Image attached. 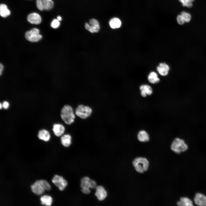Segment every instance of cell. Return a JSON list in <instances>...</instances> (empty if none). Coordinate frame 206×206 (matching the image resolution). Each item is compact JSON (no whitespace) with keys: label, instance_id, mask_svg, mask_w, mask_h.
<instances>
[{"label":"cell","instance_id":"cell-1","mask_svg":"<svg viewBox=\"0 0 206 206\" xmlns=\"http://www.w3.org/2000/svg\"><path fill=\"white\" fill-rule=\"evenodd\" d=\"M30 187L32 192L38 195L42 194L45 191H49L51 189L48 182L43 179L36 181L31 185Z\"/></svg>","mask_w":206,"mask_h":206},{"label":"cell","instance_id":"cell-2","mask_svg":"<svg viewBox=\"0 0 206 206\" xmlns=\"http://www.w3.org/2000/svg\"><path fill=\"white\" fill-rule=\"evenodd\" d=\"M61 117L64 122L68 124L72 123L74 120L75 115L72 107L69 105H66L62 108Z\"/></svg>","mask_w":206,"mask_h":206},{"label":"cell","instance_id":"cell-3","mask_svg":"<svg viewBox=\"0 0 206 206\" xmlns=\"http://www.w3.org/2000/svg\"><path fill=\"white\" fill-rule=\"evenodd\" d=\"M132 164L137 172L142 173L148 169L149 166V162L145 158L138 157L133 160Z\"/></svg>","mask_w":206,"mask_h":206},{"label":"cell","instance_id":"cell-4","mask_svg":"<svg viewBox=\"0 0 206 206\" xmlns=\"http://www.w3.org/2000/svg\"><path fill=\"white\" fill-rule=\"evenodd\" d=\"M171 148L175 153L180 154L186 151L188 149V146L183 140L177 138L173 141Z\"/></svg>","mask_w":206,"mask_h":206},{"label":"cell","instance_id":"cell-5","mask_svg":"<svg viewBox=\"0 0 206 206\" xmlns=\"http://www.w3.org/2000/svg\"><path fill=\"white\" fill-rule=\"evenodd\" d=\"M92 110L89 107L83 105H78L76 109V115L82 119H86L91 115Z\"/></svg>","mask_w":206,"mask_h":206},{"label":"cell","instance_id":"cell-6","mask_svg":"<svg viewBox=\"0 0 206 206\" xmlns=\"http://www.w3.org/2000/svg\"><path fill=\"white\" fill-rule=\"evenodd\" d=\"M25 37L27 40L31 42H37L42 38L39 34V30L36 28H33L26 32Z\"/></svg>","mask_w":206,"mask_h":206},{"label":"cell","instance_id":"cell-7","mask_svg":"<svg viewBox=\"0 0 206 206\" xmlns=\"http://www.w3.org/2000/svg\"><path fill=\"white\" fill-rule=\"evenodd\" d=\"M52 181L61 191H63L68 184L66 180L62 176L57 175H54L52 180Z\"/></svg>","mask_w":206,"mask_h":206},{"label":"cell","instance_id":"cell-8","mask_svg":"<svg viewBox=\"0 0 206 206\" xmlns=\"http://www.w3.org/2000/svg\"><path fill=\"white\" fill-rule=\"evenodd\" d=\"M159 74L162 76H165L169 74L170 67L169 65L165 62H161L159 64L156 68Z\"/></svg>","mask_w":206,"mask_h":206},{"label":"cell","instance_id":"cell-9","mask_svg":"<svg viewBox=\"0 0 206 206\" xmlns=\"http://www.w3.org/2000/svg\"><path fill=\"white\" fill-rule=\"evenodd\" d=\"M194 201L197 206H206V196L203 194L197 193L194 197Z\"/></svg>","mask_w":206,"mask_h":206},{"label":"cell","instance_id":"cell-10","mask_svg":"<svg viewBox=\"0 0 206 206\" xmlns=\"http://www.w3.org/2000/svg\"><path fill=\"white\" fill-rule=\"evenodd\" d=\"M96 189L95 195L98 199L100 201L104 200L106 197L107 193L104 187L101 186H98Z\"/></svg>","mask_w":206,"mask_h":206},{"label":"cell","instance_id":"cell-11","mask_svg":"<svg viewBox=\"0 0 206 206\" xmlns=\"http://www.w3.org/2000/svg\"><path fill=\"white\" fill-rule=\"evenodd\" d=\"M28 21L31 24H39L41 21L40 16L35 13H32L29 14L27 17Z\"/></svg>","mask_w":206,"mask_h":206},{"label":"cell","instance_id":"cell-12","mask_svg":"<svg viewBox=\"0 0 206 206\" xmlns=\"http://www.w3.org/2000/svg\"><path fill=\"white\" fill-rule=\"evenodd\" d=\"M140 94L144 97H146L147 95H151L153 92L152 87L149 85L144 84L141 85L140 87Z\"/></svg>","mask_w":206,"mask_h":206},{"label":"cell","instance_id":"cell-13","mask_svg":"<svg viewBox=\"0 0 206 206\" xmlns=\"http://www.w3.org/2000/svg\"><path fill=\"white\" fill-rule=\"evenodd\" d=\"M53 130L55 135L59 136L62 135L65 131V128L62 124H55L53 125Z\"/></svg>","mask_w":206,"mask_h":206},{"label":"cell","instance_id":"cell-14","mask_svg":"<svg viewBox=\"0 0 206 206\" xmlns=\"http://www.w3.org/2000/svg\"><path fill=\"white\" fill-rule=\"evenodd\" d=\"M179 206H192L193 205L192 201L189 198L187 197H181L180 200L177 203Z\"/></svg>","mask_w":206,"mask_h":206},{"label":"cell","instance_id":"cell-15","mask_svg":"<svg viewBox=\"0 0 206 206\" xmlns=\"http://www.w3.org/2000/svg\"><path fill=\"white\" fill-rule=\"evenodd\" d=\"M148 82L151 84H155L160 81V79L157 73L152 71L148 74L147 77Z\"/></svg>","mask_w":206,"mask_h":206},{"label":"cell","instance_id":"cell-16","mask_svg":"<svg viewBox=\"0 0 206 206\" xmlns=\"http://www.w3.org/2000/svg\"><path fill=\"white\" fill-rule=\"evenodd\" d=\"M109 24L110 27L112 29H115L120 28L122 25V22L118 18L114 17L110 21Z\"/></svg>","mask_w":206,"mask_h":206},{"label":"cell","instance_id":"cell-17","mask_svg":"<svg viewBox=\"0 0 206 206\" xmlns=\"http://www.w3.org/2000/svg\"><path fill=\"white\" fill-rule=\"evenodd\" d=\"M38 136L39 139L45 141H47L50 139V134L48 131L43 129L39 131Z\"/></svg>","mask_w":206,"mask_h":206},{"label":"cell","instance_id":"cell-18","mask_svg":"<svg viewBox=\"0 0 206 206\" xmlns=\"http://www.w3.org/2000/svg\"><path fill=\"white\" fill-rule=\"evenodd\" d=\"M40 200L42 205H45L46 206L51 205L52 202V197L48 195H44L41 196Z\"/></svg>","mask_w":206,"mask_h":206},{"label":"cell","instance_id":"cell-19","mask_svg":"<svg viewBox=\"0 0 206 206\" xmlns=\"http://www.w3.org/2000/svg\"><path fill=\"white\" fill-rule=\"evenodd\" d=\"M72 137L69 134H66L63 136L61 138V142L62 145L66 147L69 146L71 143Z\"/></svg>","mask_w":206,"mask_h":206},{"label":"cell","instance_id":"cell-20","mask_svg":"<svg viewBox=\"0 0 206 206\" xmlns=\"http://www.w3.org/2000/svg\"><path fill=\"white\" fill-rule=\"evenodd\" d=\"M137 137L138 140L141 142L148 141L149 139L148 133L144 130H141L139 132Z\"/></svg>","mask_w":206,"mask_h":206},{"label":"cell","instance_id":"cell-21","mask_svg":"<svg viewBox=\"0 0 206 206\" xmlns=\"http://www.w3.org/2000/svg\"><path fill=\"white\" fill-rule=\"evenodd\" d=\"M85 27L86 30L91 33H98L100 29V25H91L88 23H85Z\"/></svg>","mask_w":206,"mask_h":206},{"label":"cell","instance_id":"cell-22","mask_svg":"<svg viewBox=\"0 0 206 206\" xmlns=\"http://www.w3.org/2000/svg\"><path fill=\"white\" fill-rule=\"evenodd\" d=\"M10 11L7 8V6L3 4H1L0 6V15L3 17H6L10 14Z\"/></svg>","mask_w":206,"mask_h":206},{"label":"cell","instance_id":"cell-23","mask_svg":"<svg viewBox=\"0 0 206 206\" xmlns=\"http://www.w3.org/2000/svg\"><path fill=\"white\" fill-rule=\"evenodd\" d=\"M43 10H49L52 8L54 3L52 0H41Z\"/></svg>","mask_w":206,"mask_h":206},{"label":"cell","instance_id":"cell-24","mask_svg":"<svg viewBox=\"0 0 206 206\" xmlns=\"http://www.w3.org/2000/svg\"><path fill=\"white\" fill-rule=\"evenodd\" d=\"M90 178L87 177L82 178L81 180L80 186L82 189H90Z\"/></svg>","mask_w":206,"mask_h":206},{"label":"cell","instance_id":"cell-25","mask_svg":"<svg viewBox=\"0 0 206 206\" xmlns=\"http://www.w3.org/2000/svg\"><path fill=\"white\" fill-rule=\"evenodd\" d=\"M181 15L183 17L185 22H188L191 19V15L189 13L185 11H182Z\"/></svg>","mask_w":206,"mask_h":206},{"label":"cell","instance_id":"cell-26","mask_svg":"<svg viewBox=\"0 0 206 206\" xmlns=\"http://www.w3.org/2000/svg\"><path fill=\"white\" fill-rule=\"evenodd\" d=\"M60 23L59 21L57 19H55L52 21L51 25L52 28L56 29L60 26Z\"/></svg>","mask_w":206,"mask_h":206},{"label":"cell","instance_id":"cell-27","mask_svg":"<svg viewBox=\"0 0 206 206\" xmlns=\"http://www.w3.org/2000/svg\"><path fill=\"white\" fill-rule=\"evenodd\" d=\"M181 2L183 6H186L188 7H191L192 6L191 2H189L187 0H179Z\"/></svg>","mask_w":206,"mask_h":206},{"label":"cell","instance_id":"cell-28","mask_svg":"<svg viewBox=\"0 0 206 206\" xmlns=\"http://www.w3.org/2000/svg\"><path fill=\"white\" fill-rule=\"evenodd\" d=\"M177 19V22L179 24L182 25L184 23L185 21L181 15H178Z\"/></svg>","mask_w":206,"mask_h":206},{"label":"cell","instance_id":"cell-29","mask_svg":"<svg viewBox=\"0 0 206 206\" xmlns=\"http://www.w3.org/2000/svg\"><path fill=\"white\" fill-rule=\"evenodd\" d=\"M89 24L91 25H100L98 21L94 18L90 20Z\"/></svg>","mask_w":206,"mask_h":206},{"label":"cell","instance_id":"cell-30","mask_svg":"<svg viewBox=\"0 0 206 206\" xmlns=\"http://www.w3.org/2000/svg\"><path fill=\"white\" fill-rule=\"evenodd\" d=\"M36 5L37 8L39 10L41 11L43 10L42 7L41 0H37Z\"/></svg>","mask_w":206,"mask_h":206},{"label":"cell","instance_id":"cell-31","mask_svg":"<svg viewBox=\"0 0 206 206\" xmlns=\"http://www.w3.org/2000/svg\"><path fill=\"white\" fill-rule=\"evenodd\" d=\"M90 188L92 189L96 188L97 187L95 181L93 180H91L90 181Z\"/></svg>","mask_w":206,"mask_h":206},{"label":"cell","instance_id":"cell-32","mask_svg":"<svg viewBox=\"0 0 206 206\" xmlns=\"http://www.w3.org/2000/svg\"><path fill=\"white\" fill-rule=\"evenodd\" d=\"M2 107L5 109H7L9 106V103L6 101H4L2 104Z\"/></svg>","mask_w":206,"mask_h":206},{"label":"cell","instance_id":"cell-33","mask_svg":"<svg viewBox=\"0 0 206 206\" xmlns=\"http://www.w3.org/2000/svg\"><path fill=\"white\" fill-rule=\"evenodd\" d=\"M82 191L83 193L86 194H89L90 192V189H82Z\"/></svg>","mask_w":206,"mask_h":206},{"label":"cell","instance_id":"cell-34","mask_svg":"<svg viewBox=\"0 0 206 206\" xmlns=\"http://www.w3.org/2000/svg\"><path fill=\"white\" fill-rule=\"evenodd\" d=\"M3 66L1 64H0V74L1 75L2 74V71H3Z\"/></svg>","mask_w":206,"mask_h":206},{"label":"cell","instance_id":"cell-35","mask_svg":"<svg viewBox=\"0 0 206 206\" xmlns=\"http://www.w3.org/2000/svg\"><path fill=\"white\" fill-rule=\"evenodd\" d=\"M57 19L59 21H61L62 20V18L60 16H58L57 17Z\"/></svg>","mask_w":206,"mask_h":206},{"label":"cell","instance_id":"cell-36","mask_svg":"<svg viewBox=\"0 0 206 206\" xmlns=\"http://www.w3.org/2000/svg\"><path fill=\"white\" fill-rule=\"evenodd\" d=\"M187 1L189 2H192L193 1H194V0H187Z\"/></svg>","mask_w":206,"mask_h":206},{"label":"cell","instance_id":"cell-37","mask_svg":"<svg viewBox=\"0 0 206 206\" xmlns=\"http://www.w3.org/2000/svg\"><path fill=\"white\" fill-rule=\"evenodd\" d=\"M1 105H1V103H0V109H1V106H2Z\"/></svg>","mask_w":206,"mask_h":206}]
</instances>
